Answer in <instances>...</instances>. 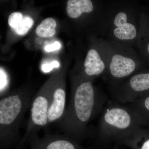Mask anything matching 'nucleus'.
I'll use <instances>...</instances> for the list:
<instances>
[{
	"label": "nucleus",
	"mask_w": 149,
	"mask_h": 149,
	"mask_svg": "<svg viewBox=\"0 0 149 149\" xmlns=\"http://www.w3.org/2000/svg\"><path fill=\"white\" fill-rule=\"evenodd\" d=\"M106 1H93L91 0H69L66 13L70 18H78L83 13L92 12L103 5Z\"/></svg>",
	"instance_id": "10"
},
{
	"label": "nucleus",
	"mask_w": 149,
	"mask_h": 149,
	"mask_svg": "<svg viewBox=\"0 0 149 149\" xmlns=\"http://www.w3.org/2000/svg\"><path fill=\"white\" fill-rule=\"evenodd\" d=\"M132 142L140 143L139 149H149V131L146 130L143 133L136 136L128 143Z\"/></svg>",
	"instance_id": "14"
},
{
	"label": "nucleus",
	"mask_w": 149,
	"mask_h": 149,
	"mask_svg": "<svg viewBox=\"0 0 149 149\" xmlns=\"http://www.w3.org/2000/svg\"><path fill=\"white\" fill-rule=\"evenodd\" d=\"M32 99L29 94L15 93L0 100V149L16 148L21 140L19 128Z\"/></svg>",
	"instance_id": "4"
},
{
	"label": "nucleus",
	"mask_w": 149,
	"mask_h": 149,
	"mask_svg": "<svg viewBox=\"0 0 149 149\" xmlns=\"http://www.w3.org/2000/svg\"><path fill=\"white\" fill-rule=\"evenodd\" d=\"M137 51L149 66V12L143 8L140 15Z\"/></svg>",
	"instance_id": "9"
},
{
	"label": "nucleus",
	"mask_w": 149,
	"mask_h": 149,
	"mask_svg": "<svg viewBox=\"0 0 149 149\" xmlns=\"http://www.w3.org/2000/svg\"><path fill=\"white\" fill-rule=\"evenodd\" d=\"M59 66V63L58 61H54L50 63L43 64L42 66V69L44 72H49L54 68H58Z\"/></svg>",
	"instance_id": "16"
},
{
	"label": "nucleus",
	"mask_w": 149,
	"mask_h": 149,
	"mask_svg": "<svg viewBox=\"0 0 149 149\" xmlns=\"http://www.w3.org/2000/svg\"><path fill=\"white\" fill-rule=\"evenodd\" d=\"M108 89L112 99L124 104L149 93V67Z\"/></svg>",
	"instance_id": "6"
},
{
	"label": "nucleus",
	"mask_w": 149,
	"mask_h": 149,
	"mask_svg": "<svg viewBox=\"0 0 149 149\" xmlns=\"http://www.w3.org/2000/svg\"><path fill=\"white\" fill-rule=\"evenodd\" d=\"M68 107L57 123L58 128L79 142L90 135L89 123L102 111L109 99L93 81L77 77Z\"/></svg>",
	"instance_id": "1"
},
{
	"label": "nucleus",
	"mask_w": 149,
	"mask_h": 149,
	"mask_svg": "<svg viewBox=\"0 0 149 149\" xmlns=\"http://www.w3.org/2000/svg\"><path fill=\"white\" fill-rule=\"evenodd\" d=\"M61 47V44L58 42L56 41L52 45H48L45 47V50L47 52H53L57 50Z\"/></svg>",
	"instance_id": "17"
},
{
	"label": "nucleus",
	"mask_w": 149,
	"mask_h": 149,
	"mask_svg": "<svg viewBox=\"0 0 149 149\" xmlns=\"http://www.w3.org/2000/svg\"><path fill=\"white\" fill-rule=\"evenodd\" d=\"M34 22V20L30 17L24 16L13 30L17 35H25L32 28Z\"/></svg>",
	"instance_id": "13"
},
{
	"label": "nucleus",
	"mask_w": 149,
	"mask_h": 149,
	"mask_svg": "<svg viewBox=\"0 0 149 149\" xmlns=\"http://www.w3.org/2000/svg\"><path fill=\"white\" fill-rule=\"evenodd\" d=\"M23 17L21 13L14 12L11 14L8 19L9 25L13 29H14Z\"/></svg>",
	"instance_id": "15"
},
{
	"label": "nucleus",
	"mask_w": 149,
	"mask_h": 149,
	"mask_svg": "<svg viewBox=\"0 0 149 149\" xmlns=\"http://www.w3.org/2000/svg\"><path fill=\"white\" fill-rule=\"evenodd\" d=\"M6 77L5 74L3 71V70L1 68V91L2 89L4 87L6 83Z\"/></svg>",
	"instance_id": "18"
},
{
	"label": "nucleus",
	"mask_w": 149,
	"mask_h": 149,
	"mask_svg": "<svg viewBox=\"0 0 149 149\" xmlns=\"http://www.w3.org/2000/svg\"><path fill=\"white\" fill-rule=\"evenodd\" d=\"M102 39L107 61V70L104 78L109 86L121 83L149 67L135 48Z\"/></svg>",
	"instance_id": "5"
},
{
	"label": "nucleus",
	"mask_w": 149,
	"mask_h": 149,
	"mask_svg": "<svg viewBox=\"0 0 149 149\" xmlns=\"http://www.w3.org/2000/svg\"><path fill=\"white\" fill-rule=\"evenodd\" d=\"M56 26V22L55 19L52 18H47L37 26L35 32L40 37H52L55 34Z\"/></svg>",
	"instance_id": "12"
},
{
	"label": "nucleus",
	"mask_w": 149,
	"mask_h": 149,
	"mask_svg": "<svg viewBox=\"0 0 149 149\" xmlns=\"http://www.w3.org/2000/svg\"><path fill=\"white\" fill-rule=\"evenodd\" d=\"M146 130L125 104L112 99L100 115L96 136L104 142L128 143Z\"/></svg>",
	"instance_id": "3"
},
{
	"label": "nucleus",
	"mask_w": 149,
	"mask_h": 149,
	"mask_svg": "<svg viewBox=\"0 0 149 149\" xmlns=\"http://www.w3.org/2000/svg\"><path fill=\"white\" fill-rule=\"evenodd\" d=\"M83 73L78 77L93 81L104 77L107 70L105 49L102 38H94L93 47L87 52L83 63Z\"/></svg>",
	"instance_id": "7"
},
{
	"label": "nucleus",
	"mask_w": 149,
	"mask_h": 149,
	"mask_svg": "<svg viewBox=\"0 0 149 149\" xmlns=\"http://www.w3.org/2000/svg\"><path fill=\"white\" fill-rule=\"evenodd\" d=\"M142 126L149 125V93L124 104Z\"/></svg>",
	"instance_id": "11"
},
{
	"label": "nucleus",
	"mask_w": 149,
	"mask_h": 149,
	"mask_svg": "<svg viewBox=\"0 0 149 149\" xmlns=\"http://www.w3.org/2000/svg\"><path fill=\"white\" fill-rule=\"evenodd\" d=\"M27 149H85L78 142L65 134H46L29 141Z\"/></svg>",
	"instance_id": "8"
},
{
	"label": "nucleus",
	"mask_w": 149,
	"mask_h": 149,
	"mask_svg": "<svg viewBox=\"0 0 149 149\" xmlns=\"http://www.w3.org/2000/svg\"><path fill=\"white\" fill-rule=\"evenodd\" d=\"M143 8L138 1H107L101 38L136 48Z\"/></svg>",
	"instance_id": "2"
}]
</instances>
